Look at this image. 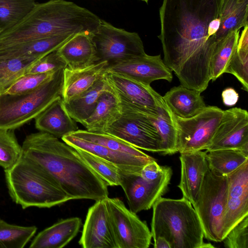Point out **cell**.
<instances>
[{
  "label": "cell",
  "instance_id": "obj_1",
  "mask_svg": "<svg viewBox=\"0 0 248 248\" xmlns=\"http://www.w3.org/2000/svg\"><path fill=\"white\" fill-rule=\"evenodd\" d=\"M222 0H163L159 9L165 64L181 85L202 93L211 80L210 64L218 41Z\"/></svg>",
  "mask_w": 248,
  "mask_h": 248
},
{
  "label": "cell",
  "instance_id": "obj_2",
  "mask_svg": "<svg viewBox=\"0 0 248 248\" xmlns=\"http://www.w3.org/2000/svg\"><path fill=\"white\" fill-rule=\"evenodd\" d=\"M22 156L52 176L71 200L97 201L108 197V186L77 151L59 138L39 131L27 135Z\"/></svg>",
  "mask_w": 248,
  "mask_h": 248
},
{
  "label": "cell",
  "instance_id": "obj_3",
  "mask_svg": "<svg viewBox=\"0 0 248 248\" xmlns=\"http://www.w3.org/2000/svg\"><path fill=\"white\" fill-rule=\"evenodd\" d=\"M4 173L11 199L23 209L50 208L71 200L52 176L23 156Z\"/></svg>",
  "mask_w": 248,
  "mask_h": 248
},
{
  "label": "cell",
  "instance_id": "obj_4",
  "mask_svg": "<svg viewBox=\"0 0 248 248\" xmlns=\"http://www.w3.org/2000/svg\"><path fill=\"white\" fill-rule=\"evenodd\" d=\"M151 233L153 240L165 238L171 248H202L203 232L192 204L179 199L160 197L153 206Z\"/></svg>",
  "mask_w": 248,
  "mask_h": 248
},
{
  "label": "cell",
  "instance_id": "obj_5",
  "mask_svg": "<svg viewBox=\"0 0 248 248\" xmlns=\"http://www.w3.org/2000/svg\"><path fill=\"white\" fill-rule=\"evenodd\" d=\"M64 69L36 89L20 94L0 93V129L15 130L35 119L62 96Z\"/></svg>",
  "mask_w": 248,
  "mask_h": 248
},
{
  "label": "cell",
  "instance_id": "obj_6",
  "mask_svg": "<svg viewBox=\"0 0 248 248\" xmlns=\"http://www.w3.org/2000/svg\"><path fill=\"white\" fill-rule=\"evenodd\" d=\"M122 115L106 133L139 149L161 154L162 140L153 122L159 113L127 101L120 103Z\"/></svg>",
  "mask_w": 248,
  "mask_h": 248
},
{
  "label": "cell",
  "instance_id": "obj_7",
  "mask_svg": "<svg viewBox=\"0 0 248 248\" xmlns=\"http://www.w3.org/2000/svg\"><path fill=\"white\" fill-rule=\"evenodd\" d=\"M227 197V175L217 174L208 169L193 205L208 240L220 242L223 239V217Z\"/></svg>",
  "mask_w": 248,
  "mask_h": 248
},
{
  "label": "cell",
  "instance_id": "obj_8",
  "mask_svg": "<svg viewBox=\"0 0 248 248\" xmlns=\"http://www.w3.org/2000/svg\"><path fill=\"white\" fill-rule=\"evenodd\" d=\"M223 111L217 107L209 106L189 118H181L172 113L177 132V152L205 150L211 141Z\"/></svg>",
  "mask_w": 248,
  "mask_h": 248
},
{
  "label": "cell",
  "instance_id": "obj_9",
  "mask_svg": "<svg viewBox=\"0 0 248 248\" xmlns=\"http://www.w3.org/2000/svg\"><path fill=\"white\" fill-rule=\"evenodd\" d=\"M92 36L99 61H107L109 65L145 53L138 33L116 28L103 19Z\"/></svg>",
  "mask_w": 248,
  "mask_h": 248
},
{
  "label": "cell",
  "instance_id": "obj_10",
  "mask_svg": "<svg viewBox=\"0 0 248 248\" xmlns=\"http://www.w3.org/2000/svg\"><path fill=\"white\" fill-rule=\"evenodd\" d=\"M117 248H148L152 235L146 223L120 199H104Z\"/></svg>",
  "mask_w": 248,
  "mask_h": 248
},
{
  "label": "cell",
  "instance_id": "obj_11",
  "mask_svg": "<svg viewBox=\"0 0 248 248\" xmlns=\"http://www.w3.org/2000/svg\"><path fill=\"white\" fill-rule=\"evenodd\" d=\"M120 186L125 193L129 209L134 213L147 210L167 191L172 174L170 167L166 166L162 175L150 181L144 179L140 172L118 168Z\"/></svg>",
  "mask_w": 248,
  "mask_h": 248
},
{
  "label": "cell",
  "instance_id": "obj_12",
  "mask_svg": "<svg viewBox=\"0 0 248 248\" xmlns=\"http://www.w3.org/2000/svg\"><path fill=\"white\" fill-rule=\"evenodd\" d=\"M223 149L238 150L248 153V112L240 108L224 110L221 121L207 152Z\"/></svg>",
  "mask_w": 248,
  "mask_h": 248
},
{
  "label": "cell",
  "instance_id": "obj_13",
  "mask_svg": "<svg viewBox=\"0 0 248 248\" xmlns=\"http://www.w3.org/2000/svg\"><path fill=\"white\" fill-rule=\"evenodd\" d=\"M103 78L117 95L135 105L157 112L167 107L163 97L150 85L107 70Z\"/></svg>",
  "mask_w": 248,
  "mask_h": 248
},
{
  "label": "cell",
  "instance_id": "obj_14",
  "mask_svg": "<svg viewBox=\"0 0 248 248\" xmlns=\"http://www.w3.org/2000/svg\"><path fill=\"white\" fill-rule=\"evenodd\" d=\"M108 71L118 73L147 85L154 81L164 79L171 82V70L165 64L160 55L145 53L110 64Z\"/></svg>",
  "mask_w": 248,
  "mask_h": 248
},
{
  "label": "cell",
  "instance_id": "obj_15",
  "mask_svg": "<svg viewBox=\"0 0 248 248\" xmlns=\"http://www.w3.org/2000/svg\"><path fill=\"white\" fill-rule=\"evenodd\" d=\"M95 202L88 209L78 243L83 248H117L104 199Z\"/></svg>",
  "mask_w": 248,
  "mask_h": 248
},
{
  "label": "cell",
  "instance_id": "obj_16",
  "mask_svg": "<svg viewBox=\"0 0 248 248\" xmlns=\"http://www.w3.org/2000/svg\"><path fill=\"white\" fill-rule=\"evenodd\" d=\"M61 139L63 141L73 148L96 155L123 170L140 172L145 165L156 160L149 155L138 156L116 152L104 146L80 139L71 134L66 135Z\"/></svg>",
  "mask_w": 248,
  "mask_h": 248
},
{
  "label": "cell",
  "instance_id": "obj_17",
  "mask_svg": "<svg viewBox=\"0 0 248 248\" xmlns=\"http://www.w3.org/2000/svg\"><path fill=\"white\" fill-rule=\"evenodd\" d=\"M206 151L180 153V180L178 187L183 197L194 205L206 172L209 169Z\"/></svg>",
  "mask_w": 248,
  "mask_h": 248
},
{
  "label": "cell",
  "instance_id": "obj_18",
  "mask_svg": "<svg viewBox=\"0 0 248 248\" xmlns=\"http://www.w3.org/2000/svg\"><path fill=\"white\" fill-rule=\"evenodd\" d=\"M108 65L107 61H101L83 67H65L63 72V101L68 102L91 88L103 77Z\"/></svg>",
  "mask_w": 248,
  "mask_h": 248
},
{
  "label": "cell",
  "instance_id": "obj_19",
  "mask_svg": "<svg viewBox=\"0 0 248 248\" xmlns=\"http://www.w3.org/2000/svg\"><path fill=\"white\" fill-rule=\"evenodd\" d=\"M70 68H80L99 62L92 33L78 32L56 50Z\"/></svg>",
  "mask_w": 248,
  "mask_h": 248
},
{
  "label": "cell",
  "instance_id": "obj_20",
  "mask_svg": "<svg viewBox=\"0 0 248 248\" xmlns=\"http://www.w3.org/2000/svg\"><path fill=\"white\" fill-rule=\"evenodd\" d=\"M35 128L58 138L78 130V126L66 110L62 96L52 103L35 118Z\"/></svg>",
  "mask_w": 248,
  "mask_h": 248
},
{
  "label": "cell",
  "instance_id": "obj_21",
  "mask_svg": "<svg viewBox=\"0 0 248 248\" xmlns=\"http://www.w3.org/2000/svg\"><path fill=\"white\" fill-rule=\"evenodd\" d=\"M74 34L65 33L53 35L1 47L0 48V59L20 58L40 59L56 51Z\"/></svg>",
  "mask_w": 248,
  "mask_h": 248
},
{
  "label": "cell",
  "instance_id": "obj_22",
  "mask_svg": "<svg viewBox=\"0 0 248 248\" xmlns=\"http://www.w3.org/2000/svg\"><path fill=\"white\" fill-rule=\"evenodd\" d=\"M82 224L78 217L62 219L39 232L30 248H62L77 235Z\"/></svg>",
  "mask_w": 248,
  "mask_h": 248
},
{
  "label": "cell",
  "instance_id": "obj_23",
  "mask_svg": "<svg viewBox=\"0 0 248 248\" xmlns=\"http://www.w3.org/2000/svg\"><path fill=\"white\" fill-rule=\"evenodd\" d=\"M122 115L119 99L111 89L101 94L94 111L82 124L89 132L106 133Z\"/></svg>",
  "mask_w": 248,
  "mask_h": 248
},
{
  "label": "cell",
  "instance_id": "obj_24",
  "mask_svg": "<svg viewBox=\"0 0 248 248\" xmlns=\"http://www.w3.org/2000/svg\"><path fill=\"white\" fill-rule=\"evenodd\" d=\"M201 93L180 85L170 89L162 97L173 114L186 118L199 113L206 106Z\"/></svg>",
  "mask_w": 248,
  "mask_h": 248
},
{
  "label": "cell",
  "instance_id": "obj_25",
  "mask_svg": "<svg viewBox=\"0 0 248 248\" xmlns=\"http://www.w3.org/2000/svg\"><path fill=\"white\" fill-rule=\"evenodd\" d=\"M110 89L103 76L87 91L68 102L63 101L64 107L75 121L82 124L94 111L101 94Z\"/></svg>",
  "mask_w": 248,
  "mask_h": 248
},
{
  "label": "cell",
  "instance_id": "obj_26",
  "mask_svg": "<svg viewBox=\"0 0 248 248\" xmlns=\"http://www.w3.org/2000/svg\"><path fill=\"white\" fill-rule=\"evenodd\" d=\"M219 16L218 42L231 32L239 31L248 25V0H222Z\"/></svg>",
  "mask_w": 248,
  "mask_h": 248
},
{
  "label": "cell",
  "instance_id": "obj_27",
  "mask_svg": "<svg viewBox=\"0 0 248 248\" xmlns=\"http://www.w3.org/2000/svg\"><path fill=\"white\" fill-rule=\"evenodd\" d=\"M239 32V31H232L218 42L210 62L211 80L215 81L225 73L237 49Z\"/></svg>",
  "mask_w": 248,
  "mask_h": 248
},
{
  "label": "cell",
  "instance_id": "obj_28",
  "mask_svg": "<svg viewBox=\"0 0 248 248\" xmlns=\"http://www.w3.org/2000/svg\"><path fill=\"white\" fill-rule=\"evenodd\" d=\"M206 158L210 170L228 175L248 161V153L238 150H217L206 151Z\"/></svg>",
  "mask_w": 248,
  "mask_h": 248
},
{
  "label": "cell",
  "instance_id": "obj_29",
  "mask_svg": "<svg viewBox=\"0 0 248 248\" xmlns=\"http://www.w3.org/2000/svg\"><path fill=\"white\" fill-rule=\"evenodd\" d=\"M35 226H23L0 219V248H23L34 236Z\"/></svg>",
  "mask_w": 248,
  "mask_h": 248
},
{
  "label": "cell",
  "instance_id": "obj_30",
  "mask_svg": "<svg viewBox=\"0 0 248 248\" xmlns=\"http://www.w3.org/2000/svg\"><path fill=\"white\" fill-rule=\"evenodd\" d=\"M36 3L33 0H0V30L3 31L15 26Z\"/></svg>",
  "mask_w": 248,
  "mask_h": 248
},
{
  "label": "cell",
  "instance_id": "obj_31",
  "mask_svg": "<svg viewBox=\"0 0 248 248\" xmlns=\"http://www.w3.org/2000/svg\"><path fill=\"white\" fill-rule=\"evenodd\" d=\"M153 122L162 140L161 155H173L177 152V132L172 117V113L167 107Z\"/></svg>",
  "mask_w": 248,
  "mask_h": 248
},
{
  "label": "cell",
  "instance_id": "obj_32",
  "mask_svg": "<svg viewBox=\"0 0 248 248\" xmlns=\"http://www.w3.org/2000/svg\"><path fill=\"white\" fill-rule=\"evenodd\" d=\"M80 139L104 146L112 150L138 156L148 155L126 142L107 133H99L78 129L71 133Z\"/></svg>",
  "mask_w": 248,
  "mask_h": 248
},
{
  "label": "cell",
  "instance_id": "obj_33",
  "mask_svg": "<svg viewBox=\"0 0 248 248\" xmlns=\"http://www.w3.org/2000/svg\"><path fill=\"white\" fill-rule=\"evenodd\" d=\"M39 59L33 58L0 59V93L25 75L28 68Z\"/></svg>",
  "mask_w": 248,
  "mask_h": 248
},
{
  "label": "cell",
  "instance_id": "obj_34",
  "mask_svg": "<svg viewBox=\"0 0 248 248\" xmlns=\"http://www.w3.org/2000/svg\"><path fill=\"white\" fill-rule=\"evenodd\" d=\"M20 145L13 129H0V166L7 170L14 166L22 157Z\"/></svg>",
  "mask_w": 248,
  "mask_h": 248
},
{
  "label": "cell",
  "instance_id": "obj_35",
  "mask_svg": "<svg viewBox=\"0 0 248 248\" xmlns=\"http://www.w3.org/2000/svg\"><path fill=\"white\" fill-rule=\"evenodd\" d=\"M76 150L86 163L108 186H120V176L117 166L88 152L78 149Z\"/></svg>",
  "mask_w": 248,
  "mask_h": 248
},
{
  "label": "cell",
  "instance_id": "obj_36",
  "mask_svg": "<svg viewBox=\"0 0 248 248\" xmlns=\"http://www.w3.org/2000/svg\"><path fill=\"white\" fill-rule=\"evenodd\" d=\"M55 72L25 74L17 78L2 93L16 94L34 90L49 79Z\"/></svg>",
  "mask_w": 248,
  "mask_h": 248
},
{
  "label": "cell",
  "instance_id": "obj_37",
  "mask_svg": "<svg viewBox=\"0 0 248 248\" xmlns=\"http://www.w3.org/2000/svg\"><path fill=\"white\" fill-rule=\"evenodd\" d=\"M233 75L242 85V89L248 91V51L236 50L234 52L225 73Z\"/></svg>",
  "mask_w": 248,
  "mask_h": 248
},
{
  "label": "cell",
  "instance_id": "obj_38",
  "mask_svg": "<svg viewBox=\"0 0 248 248\" xmlns=\"http://www.w3.org/2000/svg\"><path fill=\"white\" fill-rule=\"evenodd\" d=\"M67 67V64L56 51L51 52L32 63L25 74L54 72Z\"/></svg>",
  "mask_w": 248,
  "mask_h": 248
},
{
  "label": "cell",
  "instance_id": "obj_39",
  "mask_svg": "<svg viewBox=\"0 0 248 248\" xmlns=\"http://www.w3.org/2000/svg\"><path fill=\"white\" fill-rule=\"evenodd\" d=\"M222 242L227 248H248V216L235 225Z\"/></svg>",
  "mask_w": 248,
  "mask_h": 248
},
{
  "label": "cell",
  "instance_id": "obj_40",
  "mask_svg": "<svg viewBox=\"0 0 248 248\" xmlns=\"http://www.w3.org/2000/svg\"><path fill=\"white\" fill-rule=\"evenodd\" d=\"M223 102L227 106H232L236 104L239 98L238 93L232 88L224 89L221 94Z\"/></svg>",
  "mask_w": 248,
  "mask_h": 248
},
{
  "label": "cell",
  "instance_id": "obj_41",
  "mask_svg": "<svg viewBox=\"0 0 248 248\" xmlns=\"http://www.w3.org/2000/svg\"><path fill=\"white\" fill-rule=\"evenodd\" d=\"M237 50L248 51V25L244 27L241 35H239Z\"/></svg>",
  "mask_w": 248,
  "mask_h": 248
},
{
  "label": "cell",
  "instance_id": "obj_42",
  "mask_svg": "<svg viewBox=\"0 0 248 248\" xmlns=\"http://www.w3.org/2000/svg\"><path fill=\"white\" fill-rule=\"evenodd\" d=\"M154 247L155 248H171L169 242L163 237H158L154 240Z\"/></svg>",
  "mask_w": 248,
  "mask_h": 248
},
{
  "label": "cell",
  "instance_id": "obj_43",
  "mask_svg": "<svg viewBox=\"0 0 248 248\" xmlns=\"http://www.w3.org/2000/svg\"><path fill=\"white\" fill-rule=\"evenodd\" d=\"M140 0L143 1L146 3H148L149 0Z\"/></svg>",
  "mask_w": 248,
  "mask_h": 248
},
{
  "label": "cell",
  "instance_id": "obj_44",
  "mask_svg": "<svg viewBox=\"0 0 248 248\" xmlns=\"http://www.w3.org/2000/svg\"><path fill=\"white\" fill-rule=\"evenodd\" d=\"M2 31L0 30V33Z\"/></svg>",
  "mask_w": 248,
  "mask_h": 248
},
{
  "label": "cell",
  "instance_id": "obj_45",
  "mask_svg": "<svg viewBox=\"0 0 248 248\" xmlns=\"http://www.w3.org/2000/svg\"></svg>",
  "mask_w": 248,
  "mask_h": 248
}]
</instances>
